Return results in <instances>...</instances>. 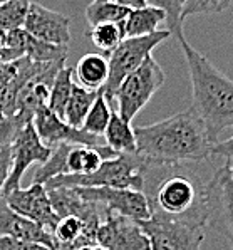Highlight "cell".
<instances>
[{"label":"cell","mask_w":233,"mask_h":250,"mask_svg":"<svg viewBox=\"0 0 233 250\" xmlns=\"http://www.w3.org/2000/svg\"><path fill=\"white\" fill-rule=\"evenodd\" d=\"M137 155L156 167H181L212 156V140L205 123L192 109L148 126L135 128Z\"/></svg>","instance_id":"cell-1"},{"label":"cell","mask_w":233,"mask_h":250,"mask_svg":"<svg viewBox=\"0 0 233 250\" xmlns=\"http://www.w3.org/2000/svg\"><path fill=\"white\" fill-rule=\"evenodd\" d=\"M192 79L193 101L190 109L205 123L212 140L223 129L233 128V79L198 52L186 39H179Z\"/></svg>","instance_id":"cell-2"},{"label":"cell","mask_w":233,"mask_h":250,"mask_svg":"<svg viewBox=\"0 0 233 250\" xmlns=\"http://www.w3.org/2000/svg\"><path fill=\"white\" fill-rule=\"evenodd\" d=\"M148 168V167H146ZM168 173L156 180L144 170V188L151 213L165 217H192L208 215L198 176L179 173L181 167H168Z\"/></svg>","instance_id":"cell-3"},{"label":"cell","mask_w":233,"mask_h":250,"mask_svg":"<svg viewBox=\"0 0 233 250\" xmlns=\"http://www.w3.org/2000/svg\"><path fill=\"white\" fill-rule=\"evenodd\" d=\"M148 163L143 156L117 155L116 158L104 160L94 173L87 175H60L44 183L47 190L51 188H89V187H109L128 188V190L143 191L144 170Z\"/></svg>","instance_id":"cell-4"},{"label":"cell","mask_w":233,"mask_h":250,"mask_svg":"<svg viewBox=\"0 0 233 250\" xmlns=\"http://www.w3.org/2000/svg\"><path fill=\"white\" fill-rule=\"evenodd\" d=\"M208 215L165 217L151 213L150 218L137 222L151 250H200L205 238Z\"/></svg>","instance_id":"cell-5"},{"label":"cell","mask_w":233,"mask_h":250,"mask_svg":"<svg viewBox=\"0 0 233 250\" xmlns=\"http://www.w3.org/2000/svg\"><path fill=\"white\" fill-rule=\"evenodd\" d=\"M116 153L108 146L93 148L86 145H57L45 163L34 173L32 183H47L60 175H87L94 173L104 160L116 158Z\"/></svg>","instance_id":"cell-6"},{"label":"cell","mask_w":233,"mask_h":250,"mask_svg":"<svg viewBox=\"0 0 233 250\" xmlns=\"http://www.w3.org/2000/svg\"><path fill=\"white\" fill-rule=\"evenodd\" d=\"M163 84H165V72L155 57L150 56L117 86L114 92L113 109L124 121L131 123Z\"/></svg>","instance_id":"cell-7"},{"label":"cell","mask_w":233,"mask_h":250,"mask_svg":"<svg viewBox=\"0 0 233 250\" xmlns=\"http://www.w3.org/2000/svg\"><path fill=\"white\" fill-rule=\"evenodd\" d=\"M171 34L166 29H159L158 32L150 34L143 37H128L119 42L113 52H109L108 57V81L102 86L101 92L108 103L113 106L114 92L117 86L123 83L126 76H129L133 71H136L144 61L153 56V51L158 47L161 42L170 39Z\"/></svg>","instance_id":"cell-8"},{"label":"cell","mask_w":233,"mask_h":250,"mask_svg":"<svg viewBox=\"0 0 233 250\" xmlns=\"http://www.w3.org/2000/svg\"><path fill=\"white\" fill-rule=\"evenodd\" d=\"M203 195L208 211L206 224L220 232L233 249V182L227 163L213 173L203 187Z\"/></svg>","instance_id":"cell-9"},{"label":"cell","mask_w":233,"mask_h":250,"mask_svg":"<svg viewBox=\"0 0 233 250\" xmlns=\"http://www.w3.org/2000/svg\"><path fill=\"white\" fill-rule=\"evenodd\" d=\"M10 149H12V168H10L9 178L3 185L2 197L9 195L10 191L17 190V188H22L20 183L24 178V173L32 165L45 163L52 153V148L45 146L40 141V138L37 136L32 121L19 129L17 136L14 138L12 145H10Z\"/></svg>","instance_id":"cell-10"},{"label":"cell","mask_w":233,"mask_h":250,"mask_svg":"<svg viewBox=\"0 0 233 250\" xmlns=\"http://www.w3.org/2000/svg\"><path fill=\"white\" fill-rule=\"evenodd\" d=\"M79 197L87 202L99 203L108 211L133 218L136 222L150 218V203L143 191L128 190V188H109V187H89L72 188Z\"/></svg>","instance_id":"cell-11"},{"label":"cell","mask_w":233,"mask_h":250,"mask_svg":"<svg viewBox=\"0 0 233 250\" xmlns=\"http://www.w3.org/2000/svg\"><path fill=\"white\" fill-rule=\"evenodd\" d=\"M3 198L15 213L37 224L49 233L54 232L59 222V215L52 208L44 185L32 183L29 188H17Z\"/></svg>","instance_id":"cell-12"},{"label":"cell","mask_w":233,"mask_h":250,"mask_svg":"<svg viewBox=\"0 0 233 250\" xmlns=\"http://www.w3.org/2000/svg\"><path fill=\"white\" fill-rule=\"evenodd\" d=\"M96 242L106 250H151L146 233L136 220L108 210L97 227Z\"/></svg>","instance_id":"cell-13"},{"label":"cell","mask_w":233,"mask_h":250,"mask_svg":"<svg viewBox=\"0 0 233 250\" xmlns=\"http://www.w3.org/2000/svg\"><path fill=\"white\" fill-rule=\"evenodd\" d=\"M32 125L40 141L49 148H54L57 145H86L93 146V148L106 146L102 138L86 133L84 129L69 126L62 118L52 113L47 106L34 114Z\"/></svg>","instance_id":"cell-14"},{"label":"cell","mask_w":233,"mask_h":250,"mask_svg":"<svg viewBox=\"0 0 233 250\" xmlns=\"http://www.w3.org/2000/svg\"><path fill=\"white\" fill-rule=\"evenodd\" d=\"M22 29L47 44L69 45L71 42V19L37 2H30Z\"/></svg>","instance_id":"cell-15"},{"label":"cell","mask_w":233,"mask_h":250,"mask_svg":"<svg viewBox=\"0 0 233 250\" xmlns=\"http://www.w3.org/2000/svg\"><path fill=\"white\" fill-rule=\"evenodd\" d=\"M64 66H66V62H47L37 74H34L22 86L17 98V107H15L14 118L27 125V123L32 121L34 114L37 111L47 106L54 78Z\"/></svg>","instance_id":"cell-16"},{"label":"cell","mask_w":233,"mask_h":250,"mask_svg":"<svg viewBox=\"0 0 233 250\" xmlns=\"http://www.w3.org/2000/svg\"><path fill=\"white\" fill-rule=\"evenodd\" d=\"M0 237L19 238V240L37 242L51 250H57V242L52 233L44 230L34 222L20 217L7 205L5 198L0 195Z\"/></svg>","instance_id":"cell-17"},{"label":"cell","mask_w":233,"mask_h":250,"mask_svg":"<svg viewBox=\"0 0 233 250\" xmlns=\"http://www.w3.org/2000/svg\"><path fill=\"white\" fill-rule=\"evenodd\" d=\"M5 47L22 52V56L36 61V62H66L69 47L42 42L29 36L24 29L7 30Z\"/></svg>","instance_id":"cell-18"},{"label":"cell","mask_w":233,"mask_h":250,"mask_svg":"<svg viewBox=\"0 0 233 250\" xmlns=\"http://www.w3.org/2000/svg\"><path fill=\"white\" fill-rule=\"evenodd\" d=\"M72 78L86 89L101 91L108 81V59L101 54H86L72 67Z\"/></svg>","instance_id":"cell-19"},{"label":"cell","mask_w":233,"mask_h":250,"mask_svg":"<svg viewBox=\"0 0 233 250\" xmlns=\"http://www.w3.org/2000/svg\"><path fill=\"white\" fill-rule=\"evenodd\" d=\"M161 24H166V15L161 10L150 5L139 7V9H131L128 17L123 21L124 39L155 34L159 30Z\"/></svg>","instance_id":"cell-20"},{"label":"cell","mask_w":233,"mask_h":250,"mask_svg":"<svg viewBox=\"0 0 233 250\" xmlns=\"http://www.w3.org/2000/svg\"><path fill=\"white\" fill-rule=\"evenodd\" d=\"M102 140L116 155H136L137 153L135 128L129 121H124L114 109L111 113V119L102 134Z\"/></svg>","instance_id":"cell-21"},{"label":"cell","mask_w":233,"mask_h":250,"mask_svg":"<svg viewBox=\"0 0 233 250\" xmlns=\"http://www.w3.org/2000/svg\"><path fill=\"white\" fill-rule=\"evenodd\" d=\"M96 96L97 91H89L86 87L79 86L78 83H74L71 96H69L66 107H64L62 119L69 126H72V128L82 129L84 119H86L87 113H89Z\"/></svg>","instance_id":"cell-22"},{"label":"cell","mask_w":233,"mask_h":250,"mask_svg":"<svg viewBox=\"0 0 233 250\" xmlns=\"http://www.w3.org/2000/svg\"><path fill=\"white\" fill-rule=\"evenodd\" d=\"M129 10L131 9H126L108 0H93L86 7V21L89 27L97 24H119L128 17Z\"/></svg>","instance_id":"cell-23"},{"label":"cell","mask_w":233,"mask_h":250,"mask_svg":"<svg viewBox=\"0 0 233 250\" xmlns=\"http://www.w3.org/2000/svg\"><path fill=\"white\" fill-rule=\"evenodd\" d=\"M72 86H74L72 67L64 66L56 74L54 83H52V87H51V94H49V101H47V107L52 113H56L59 118H62L64 107H66V103H67L69 96H71Z\"/></svg>","instance_id":"cell-24"},{"label":"cell","mask_w":233,"mask_h":250,"mask_svg":"<svg viewBox=\"0 0 233 250\" xmlns=\"http://www.w3.org/2000/svg\"><path fill=\"white\" fill-rule=\"evenodd\" d=\"M111 113H113V107H111V104L108 103V99L104 98V94H102L101 91H97L96 99H94L89 113H87L86 119H84L82 129L89 134L102 138L106 128H108Z\"/></svg>","instance_id":"cell-25"},{"label":"cell","mask_w":233,"mask_h":250,"mask_svg":"<svg viewBox=\"0 0 233 250\" xmlns=\"http://www.w3.org/2000/svg\"><path fill=\"white\" fill-rule=\"evenodd\" d=\"M99 51L113 52L119 45V42L124 39L123 22L119 24H97L93 25L86 34Z\"/></svg>","instance_id":"cell-26"},{"label":"cell","mask_w":233,"mask_h":250,"mask_svg":"<svg viewBox=\"0 0 233 250\" xmlns=\"http://www.w3.org/2000/svg\"><path fill=\"white\" fill-rule=\"evenodd\" d=\"M146 5L155 7L166 15V30H170L171 37L183 39V0H146Z\"/></svg>","instance_id":"cell-27"},{"label":"cell","mask_w":233,"mask_h":250,"mask_svg":"<svg viewBox=\"0 0 233 250\" xmlns=\"http://www.w3.org/2000/svg\"><path fill=\"white\" fill-rule=\"evenodd\" d=\"M29 5V0H5V2L0 3V29H22Z\"/></svg>","instance_id":"cell-28"},{"label":"cell","mask_w":233,"mask_h":250,"mask_svg":"<svg viewBox=\"0 0 233 250\" xmlns=\"http://www.w3.org/2000/svg\"><path fill=\"white\" fill-rule=\"evenodd\" d=\"M233 0H183V22L192 15L221 14L232 5Z\"/></svg>","instance_id":"cell-29"},{"label":"cell","mask_w":233,"mask_h":250,"mask_svg":"<svg viewBox=\"0 0 233 250\" xmlns=\"http://www.w3.org/2000/svg\"><path fill=\"white\" fill-rule=\"evenodd\" d=\"M0 250H51L49 247L37 242L19 240V238L0 237Z\"/></svg>","instance_id":"cell-30"},{"label":"cell","mask_w":233,"mask_h":250,"mask_svg":"<svg viewBox=\"0 0 233 250\" xmlns=\"http://www.w3.org/2000/svg\"><path fill=\"white\" fill-rule=\"evenodd\" d=\"M10 168H12V149L10 146H5V148H0V195L9 178Z\"/></svg>","instance_id":"cell-31"},{"label":"cell","mask_w":233,"mask_h":250,"mask_svg":"<svg viewBox=\"0 0 233 250\" xmlns=\"http://www.w3.org/2000/svg\"><path fill=\"white\" fill-rule=\"evenodd\" d=\"M212 156H220L227 161H233V136H230L225 141H216L212 146Z\"/></svg>","instance_id":"cell-32"},{"label":"cell","mask_w":233,"mask_h":250,"mask_svg":"<svg viewBox=\"0 0 233 250\" xmlns=\"http://www.w3.org/2000/svg\"><path fill=\"white\" fill-rule=\"evenodd\" d=\"M22 57V52L15 51V49H9V47H2L0 49V64L2 62H10V61H15Z\"/></svg>","instance_id":"cell-33"},{"label":"cell","mask_w":233,"mask_h":250,"mask_svg":"<svg viewBox=\"0 0 233 250\" xmlns=\"http://www.w3.org/2000/svg\"><path fill=\"white\" fill-rule=\"evenodd\" d=\"M108 2L123 5V7H126V9H139V7L146 5V0H108Z\"/></svg>","instance_id":"cell-34"},{"label":"cell","mask_w":233,"mask_h":250,"mask_svg":"<svg viewBox=\"0 0 233 250\" xmlns=\"http://www.w3.org/2000/svg\"><path fill=\"white\" fill-rule=\"evenodd\" d=\"M5 44H7V30L0 29V49L5 47Z\"/></svg>","instance_id":"cell-35"},{"label":"cell","mask_w":233,"mask_h":250,"mask_svg":"<svg viewBox=\"0 0 233 250\" xmlns=\"http://www.w3.org/2000/svg\"><path fill=\"white\" fill-rule=\"evenodd\" d=\"M78 250H106L104 247H101L99 244H91V245H86V247H81Z\"/></svg>","instance_id":"cell-36"},{"label":"cell","mask_w":233,"mask_h":250,"mask_svg":"<svg viewBox=\"0 0 233 250\" xmlns=\"http://www.w3.org/2000/svg\"><path fill=\"white\" fill-rule=\"evenodd\" d=\"M228 167V171H230V176H232V182H233V161H225Z\"/></svg>","instance_id":"cell-37"},{"label":"cell","mask_w":233,"mask_h":250,"mask_svg":"<svg viewBox=\"0 0 233 250\" xmlns=\"http://www.w3.org/2000/svg\"><path fill=\"white\" fill-rule=\"evenodd\" d=\"M2 2H5V0H0V3H2Z\"/></svg>","instance_id":"cell-38"}]
</instances>
